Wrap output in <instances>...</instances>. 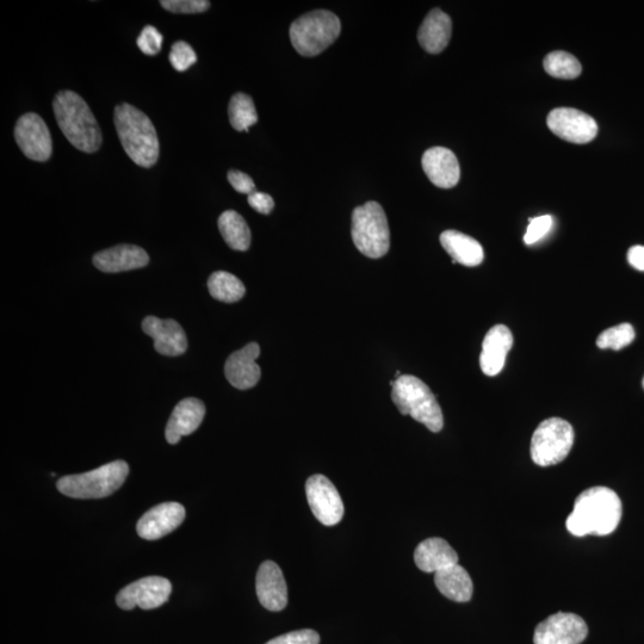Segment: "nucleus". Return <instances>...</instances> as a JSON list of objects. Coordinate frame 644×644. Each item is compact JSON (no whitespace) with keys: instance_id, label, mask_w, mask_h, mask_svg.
Here are the masks:
<instances>
[{"instance_id":"obj_1","label":"nucleus","mask_w":644,"mask_h":644,"mask_svg":"<svg viewBox=\"0 0 644 644\" xmlns=\"http://www.w3.org/2000/svg\"><path fill=\"white\" fill-rule=\"evenodd\" d=\"M622 519V501L608 487H592L575 500L574 510L567 518V530L573 536H608Z\"/></svg>"},{"instance_id":"obj_2","label":"nucleus","mask_w":644,"mask_h":644,"mask_svg":"<svg viewBox=\"0 0 644 644\" xmlns=\"http://www.w3.org/2000/svg\"><path fill=\"white\" fill-rule=\"evenodd\" d=\"M55 119L72 146L84 153H95L102 146V132L88 103L76 92H58L53 101Z\"/></svg>"},{"instance_id":"obj_3","label":"nucleus","mask_w":644,"mask_h":644,"mask_svg":"<svg viewBox=\"0 0 644 644\" xmlns=\"http://www.w3.org/2000/svg\"><path fill=\"white\" fill-rule=\"evenodd\" d=\"M115 127L127 156L136 165L150 169L157 164L160 145L150 117L134 105L123 103L115 109Z\"/></svg>"},{"instance_id":"obj_4","label":"nucleus","mask_w":644,"mask_h":644,"mask_svg":"<svg viewBox=\"0 0 644 644\" xmlns=\"http://www.w3.org/2000/svg\"><path fill=\"white\" fill-rule=\"evenodd\" d=\"M392 388V400L401 414L419 421L431 432L442 431V408L429 386L416 376L402 375Z\"/></svg>"},{"instance_id":"obj_5","label":"nucleus","mask_w":644,"mask_h":644,"mask_svg":"<svg viewBox=\"0 0 644 644\" xmlns=\"http://www.w3.org/2000/svg\"><path fill=\"white\" fill-rule=\"evenodd\" d=\"M342 32L337 15L327 10L308 12L291 24L289 35L293 47L302 57H317L330 47Z\"/></svg>"},{"instance_id":"obj_6","label":"nucleus","mask_w":644,"mask_h":644,"mask_svg":"<svg viewBox=\"0 0 644 644\" xmlns=\"http://www.w3.org/2000/svg\"><path fill=\"white\" fill-rule=\"evenodd\" d=\"M128 474L127 462L114 461L88 473L64 476L57 487L68 498L102 499L120 489Z\"/></svg>"},{"instance_id":"obj_7","label":"nucleus","mask_w":644,"mask_h":644,"mask_svg":"<svg viewBox=\"0 0 644 644\" xmlns=\"http://www.w3.org/2000/svg\"><path fill=\"white\" fill-rule=\"evenodd\" d=\"M352 240L365 257L377 259L390 249V231L385 210L377 202H368L352 213Z\"/></svg>"},{"instance_id":"obj_8","label":"nucleus","mask_w":644,"mask_h":644,"mask_svg":"<svg viewBox=\"0 0 644 644\" xmlns=\"http://www.w3.org/2000/svg\"><path fill=\"white\" fill-rule=\"evenodd\" d=\"M574 444L573 426L561 418L538 425L531 438V458L537 466L550 467L565 461Z\"/></svg>"},{"instance_id":"obj_9","label":"nucleus","mask_w":644,"mask_h":644,"mask_svg":"<svg viewBox=\"0 0 644 644\" xmlns=\"http://www.w3.org/2000/svg\"><path fill=\"white\" fill-rule=\"evenodd\" d=\"M309 507L315 518L325 526L342 522L344 504L336 486L324 475H313L306 482Z\"/></svg>"},{"instance_id":"obj_10","label":"nucleus","mask_w":644,"mask_h":644,"mask_svg":"<svg viewBox=\"0 0 644 644\" xmlns=\"http://www.w3.org/2000/svg\"><path fill=\"white\" fill-rule=\"evenodd\" d=\"M172 591L171 582L161 577H147L122 588L117 594L116 603L122 610H133L139 606L142 610H153L169 600Z\"/></svg>"},{"instance_id":"obj_11","label":"nucleus","mask_w":644,"mask_h":644,"mask_svg":"<svg viewBox=\"0 0 644 644\" xmlns=\"http://www.w3.org/2000/svg\"><path fill=\"white\" fill-rule=\"evenodd\" d=\"M15 140L24 156L30 160L43 163L52 157V135L40 115L28 113L21 116L16 123Z\"/></svg>"},{"instance_id":"obj_12","label":"nucleus","mask_w":644,"mask_h":644,"mask_svg":"<svg viewBox=\"0 0 644 644\" xmlns=\"http://www.w3.org/2000/svg\"><path fill=\"white\" fill-rule=\"evenodd\" d=\"M547 125L560 139L572 144H588L596 138L598 125L590 115L573 108H557L550 111Z\"/></svg>"},{"instance_id":"obj_13","label":"nucleus","mask_w":644,"mask_h":644,"mask_svg":"<svg viewBox=\"0 0 644 644\" xmlns=\"http://www.w3.org/2000/svg\"><path fill=\"white\" fill-rule=\"evenodd\" d=\"M588 627L575 613L557 612L537 625L535 644H580L586 640Z\"/></svg>"},{"instance_id":"obj_14","label":"nucleus","mask_w":644,"mask_h":644,"mask_svg":"<svg viewBox=\"0 0 644 644\" xmlns=\"http://www.w3.org/2000/svg\"><path fill=\"white\" fill-rule=\"evenodd\" d=\"M185 519L184 506L178 503H164L146 512L136 525L141 538L156 541L175 531Z\"/></svg>"},{"instance_id":"obj_15","label":"nucleus","mask_w":644,"mask_h":644,"mask_svg":"<svg viewBox=\"0 0 644 644\" xmlns=\"http://www.w3.org/2000/svg\"><path fill=\"white\" fill-rule=\"evenodd\" d=\"M256 591L259 603L266 610L278 612L288 604V587L280 566L274 561L260 565L256 578Z\"/></svg>"},{"instance_id":"obj_16","label":"nucleus","mask_w":644,"mask_h":644,"mask_svg":"<svg viewBox=\"0 0 644 644\" xmlns=\"http://www.w3.org/2000/svg\"><path fill=\"white\" fill-rule=\"evenodd\" d=\"M142 330L154 340V349L160 355L177 357L188 349L187 334L175 320L147 317L142 321Z\"/></svg>"},{"instance_id":"obj_17","label":"nucleus","mask_w":644,"mask_h":644,"mask_svg":"<svg viewBox=\"0 0 644 644\" xmlns=\"http://www.w3.org/2000/svg\"><path fill=\"white\" fill-rule=\"evenodd\" d=\"M426 176L432 184L442 189H451L460 182L461 169L455 153L445 147H432L421 159Z\"/></svg>"},{"instance_id":"obj_18","label":"nucleus","mask_w":644,"mask_h":644,"mask_svg":"<svg viewBox=\"0 0 644 644\" xmlns=\"http://www.w3.org/2000/svg\"><path fill=\"white\" fill-rule=\"evenodd\" d=\"M259 355V345L251 343L228 357L225 364V375L234 388L246 390L257 385L260 375H262L257 364Z\"/></svg>"},{"instance_id":"obj_19","label":"nucleus","mask_w":644,"mask_h":644,"mask_svg":"<svg viewBox=\"0 0 644 644\" xmlns=\"http://www.w3.org/2000/svg\"><path fill=\"white\" fill-rule=\"evenodd\" d=\"M512 346L513 336L509 327L505 325L492 327L482 343L480 355L482 373L489 377L499 375L505 367L506 357Z\"/></svg>"},{"instance_id":"obj_20","label":"nucleus","mask_w":644,"mask_h":644,"mask_svg":"<svg viewBox=\"0 0 644 644\" xmlns=\"http://www.w3.org/2000/svg\"><path fill=\"white\" fill-rule=\"evenodd\" d=\"M206 416V406L196 398L184 399L175 407L167 423L165 436L170 444H177L184 436L194 433Z\"/></svg>"},{"instance_id":"obj_21","label":"nucleus","mask_w":644,"mask_h":644,"mask_svg":"<svg viewBox=\"0 0 644 644\" xmlns=\"http://www.w3.org/2000/svg\"><path fill=\"white\" fill-rule=\"evenodd\" d=\"M148 263L150 257L147 252L135 245H117L98 252L94 257L96 268L107 274L145 268Z\"/></svg>"},{"instance_id":"obj_22","label":"nucleus","mask_w":644,"mask_h":644,"mask_svg":"<svg viewBox=\"0 0 644 644\" xmlns=\"http://www.w3.org/2000/svg\"><path fill=\"white\" fill-rule=\"evenodd\" d=\"M414 562L420 571L437 573L444 568L457 565L458 555L443 538L433 537L419 544L414 551Z\"/></svg>"},{"instance_id":"obj_23","label":"nucleus","mask_w":644,"mask_h":644,"mask_svg":"<svg viewBox=\"0 0 644 644\" xmlns=\"http://www.w3.org/2000/svg\"><path fill=\"white\" fill-rule=\"evenodd\" d=\"M451 33V18L442 10L433 9L419 28L418 40L426 52L439 54L448 47Z\"/></svg>"},{"instance_id":"obj_24","label":"nucleus","mask_w":644,"mask_h":644,"mask_svg":"<svg viewBox=\"0 0 644 644\" xmlns=\"http://www.w3.org/2000/svg\"><path fill=\"white\" fill-rule=\"evenodd\" d=\"M441 244L454 263L474 268L485 259V252L478 240L458 231H445L441 235Z\"/></svg>"},{"instance_id":"obj_25","label":"nucleus","mask_w":644,"mask_h":644,"mask_svg":"<svg viewBox=\"0 0 644 644\" xmlns=\"http://www.w3.org/2000/svg\"><path fill=\"white\" fill-rule=\"evenodd\" d=\"M435 584L438 591L452 602L467 603L473 597V580L458 563L435 573Z\"/></svg>"},{"instance_id":"obj_26","label":"nucleus","mask_w":644,"mask_h":644,"mask_svg":"<svg viewBox=\"0 0 644 644\" xmlns=\"http://www.w3.org/2000/svg\"><path fill=\"white\" fill-rule=\"evenodd\" d=\"M219 229L226 244L235 251H247L251 245V231L247 222L234 210H227L219 218Z\"/></svg>"},{"instance_id":"obj_27","label":"nucleus","mask_w":644,"mask_h":644,"mask_svg":"<svg viewBox=\"0 0 644 644\" xmlns=\"http://www.w3.org/2000/svg\"><path fill=\"white\" fill-rule=\"evenodd\" d=\"M208 289L215 300L226 303L238 302L246 294L244 283L226 271L214 272L209 277Z\"/></svg>"},{"instance_id":"obj_28","label":"nucleus","mask_w":644,"mask_h":644,"mask_svg":"<svg viewBox=\"0 0 644 644\" xmlns=\"http://www.w3.org/2000/svg\"><path fill=\"white\" fill-rule=\"evenodd\" d=\"M229 121L238 132H249L258 122V114L253 99L246 94H235L228 107Z\"/></svg>"},{"instance_id":"obj_29","label":"nucleus","mask_w":644,"mask_h":644,"mask_svg":"<svg viewBox=\"0 0 644 644\" xmlns=\"http://www.w3.org/2000/svg\"><path fill=\"white\" fill-rule=\"evenodd\" d=\"M543 65L549 76L559 79H575L582 72L580 61L574 55L563 51L549 53Z\"/></svg>"},{"instance_id":"obj_30","label":"nucleus","mask_w":644,"mask_h":644,"mask_svg":"<svg viewBox=\"0 0 644 644\" xmlns=\"http://www.w3.org/2000/svg\"><path fill=\"white\" fill-rule=\"evenodd\" d=\"M635 330L630 324H621L605 330L597 339L599 349L619 351L634 342Z\"/></svg>"},{"instance_id":"obj_31","label":"nucleus","mask_w":644,"mask_h":644,"mask_svg":"<svg viewBox=\"0 0 644 644\" xmlns=\"http://www.w3.org/2000/svg\"><path fill=\"white\" fill-rule=\"evenodd\" d=\"M170 63L178 72L188 71L189 68L196 64L197 55L194 48L189 43L177 41L173 43L170 53Z\"/></svg>"},{"instance_id":"obj_32","label":"nucleus","mask_w":644,"mask_h":644,"mask_svg":"<svg viewBox=\"0 0 644 644\" xmlns=\"http://www.w3.org/2000/svg\"><path fill=\"white\" fill-rule=\"evenodd\" d=\"M160 5L173 14H201L210 8L208 0H161Z\"/></svg>"},{"instance_id":"obj_33","label":"nucleus","mask_w":644,"mask_h":644,"mask_svg":"<svg viewBox=\"0 0 644 644\" xmlns=\"http://www.w3.org/2000/svg\"><path fill=\"white\" fill-rule=\"evenodd\" d=\"M530 225L526 229L524 235V243L526 245H534L538 243L541 239L546 237V235L553 228L554 220L550 215L538 216L535 219H529Z\"/></svg>"},{"instance_id":"obj_34","label":"nucleus","mask_w":644,"mask_h":644,"mask_svg":"<svg viewBox=\"0 0 644 644\" xmlns=\"http://www.w3.org/2000/svg\"><path fill=\"white\" fill-rule=\"evenodd\" d=\"M136 43H138V47L142 53L153 57V55L159 54L161 47H163V35L158 32L157 28L147 26L142 29Z\"/></svg>"},{"instance_id":"obj_35","label":"nucleus","mask_w":644,"mask_h":644,"mask_svg":"<svg viewBox=\"0 0 644 644\" xmlns=\"http://www.w3.org/2000/svg\"><path fill=\"white\" fill-rule=\"evenodd\" d=\"M320 636L317 631L312 629H302L291 631V633L284 634L275 639L270 640L265 644H319Z\"/></svg>"},{"instance_id":"obj_36","label":"nucleus","mask_w":644,"mask_h":644,"mask_svg":"<svg viewBox=\"0 0 644 644\" xmlns=\"http://www.w3.org/2000/svg\"><path fill=\"white\" fill-rule=\"evenodd\" d=\"M227 177L228 182L231 183L233 189L238 191V193L246 195L256 193V184L249 175H246V173L238 170H231L228 172Z\"/></svg>"},{"instance_id":"obj_37","label":"nucleus","mask_w":644,"mask_h":644,"mask_svg":"<svg viewBox=\"0 0 644 644\" xmlns=\"http://www.w3.org/2000/svg\"><path fill=\"white\" fill-rule=\"evenodd\" d=\"M247 201H249L250 206L259 214L269 215L275 208L274 198L268 194L259 193V191L249 195Z\"/></svg>"},{"instance_id":"obj_38","label":"nucleus","mask_w":644,"mask_h":644,"mask_svg":"<svg viewBox=\"0 0 644 644\" xmlns=\"http://www.w3.org/2000/svg\"><path fill=\"white\" fill-rule=\"evenodd\" d=\"M628 262L634 269L644 271V246L631 247L628 251Z\"/></svg>"},{"instance_id":"obj_39","label":"nucleus","mask_w":644,"mask_h":644,"mask_svg":"<svg viewBox=\"0 0 644 644\" xmlns=\"http://www.w3.org/2000/svg\"><path fill=\"white\" fill-rule=\"evenodd\" d=\"M642 385H643V388H644V379H643V383H642Z\"/></svg>"}]
</instances>
